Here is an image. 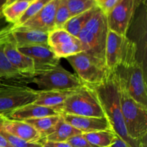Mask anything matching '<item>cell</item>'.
Returning a JSON list of instances; mask_svg holds the SVG:
<instances>
[{"label": "cell", "mask_w": 147, "mask_h": 147, "mask_svg": "<svg viewBox=\"0 0 147 147\" xmlns=\"http://www.w3.org/2000/svg\"><path fill=\"white\" fill-rule=\"evenodd\" d=\"M113 72L129 94L135 100L147 107L146 70L143 65L136 60L119 66Z\"/></svg>", "instance_id": "cell-7"}, {"label": "cell", "mask_w": 147, "mask_h": 147, "mask_svg": "<svg viewBox=\"0 0 147 147\" xmlns=\"http://www.w3.org/2000/svg\"><path fill=\"white\" fill-rule=\"evenodd\" d=\"M18 49L22 54L32 60L34 73L50 70L60 65V59L55 55L49 46H33Z\"/></svg>", "instance_id": "cell-12"}, {"label": "cell", "mask_w": 147, "mask_h": 147, "mask_svg": "<svg viewBox=\"0 0 147 147\" xmlns=\"http://www.w3.org/2000/svg\"><path fill=\"white\" fill-rule=\"evenodd\" d=\"M31 83H34L42 90H60L73 91L83 84L78 78L58 65L56 67L35 73L31 79Z\"/></svg>", "instance_id": "cell-8"}, {"label": "cell", "mask_w": 147, "mask_h": 147, "mask_svg": "<svg viewBox=\"0 0 147 147\" xmlns=\"http://www.w3.org/2000/svg\"><path fill=\"white\" fill-rule=\"evenodd\" d=\"M60 115L65 121L77 129L83 134L98 131L112 130L106 117H87L64 113H61Z\"/></svg>", "instance_id": "cell-17"}, {"label": "cell", "mask_w": 147, "mask_h": 147, "mask_svg": "<svg viewBox=\"0 0 147 147\" xmlns=\"http://www.w3.org/2000/svg\"><path fill=\"white\" fill-rule=\"evenodd\" d=\"M0 147H1V146H0Z\"/></svg>", "instance_id": "cell-39"}, {"label": "cell", "mask_w": 147, "mask_h": 147, "mask_svg": "<svg viewBox=\"0 0 147 147\" xmlns=\"http://www.w3.org/2000/svg\"><path fill=\"white\" fill-rule=\"evenodd\" d=\"M60 114V113H59L54 109L39 106L35 103H32L14 109L12 111L9 113L5 117L11 120L25 121L29 119L46 117V116H57Z\"/></svg>", "instance_id": "cell-18"}, {"label": "cell", "mask_w": 147, "mask_h": 147, "mask_svg": "<svg viewBox=\"0 0 147 147\" xmlns=\"http://www.w3.org/2000/svg\"><path fill=\"white\" fill-rule=\"evenodd\" d=\"M58 112L64 114L87 117H105L104 112L94 90L83 84L73 90L59 108Z\"/></svg>", "instance_id": "cell-3"}, {"label": "cell", "mask_w": 147, "mask_h": 147, "mask_svg": "<svg viewBox=\"0 0 147 147\" xmlns=\"http://www.w3.org/2000/svg\"><path fill=\"white\" fill-rule=\"evenodd\" d=\"M7 0H0V18L2 17V15H1V11H2L3 8L5 7L6 4H7Z\"/></svg>", "instance_id": "cell-35"}, {"label": "cell", "mask_w": 147, "mask_h": 147, "mask_svg": "<svg viewBox=\"0 0 147 147\" xmlns=\"http://www.w3.org/2000/svg\"><path fill=\"white\" fill-rule=\"evenodd\" d=\"M138 47L136 42L127 37L109 30L105 48V62L110 71L129 64L137 58Z\"/></svg>", "instance_id": "cell-6"}, {"label": "cell", "mask_w": 147, "mask_h": 147, "mask_svg": "<svg viewBox=\"0 0 147 147\" xmlns=\"http://www.w3.org/2000/svg\"><path fill=\"white\" fill-rule=\"evenodd\" d=\"M82 134L83 133L81 131L65 121L61 116L60 120L56 126L55 130L43 139L52 142H67L70 138Z\"/></svg>", "instance_id": "cell-22"}, {"label": "cell", "mask_w": 147, "mask_h": 147, "mask_svg": "<svg viewBox=\"0 0 147 147\" xmlns=\"http://www.w3.org/2000/svg\"><path fill=\"white\" fill-rule=\"evenodd\" d=\"M30 4V2L28 1L18 0L12 4L5 6L1 11L2 17H4L8 22L15 24L24 14Z\"/></svg>", "instance_id": "cell-25"}, {"label": "cell", "mask_w": 147, "mask_h": 147, "mask_svg": "<svg viewBox=\"0 0 147 147\" xmlns=\"http://www.w3.org/2000/svg\"><path fill=\"white\" fill-rule=\"evenodd\" d=\"M71 92L60 90H38V96L34 103L39 106L52 108L58 112L59 108L63 105L66 98Z\"/></svg>", "instance_id": "cell-20"}, {"label": "cell", "mask_w": 147, "mask_h": 147, "mask_svg": "<svg viewBox=\"0 0 147 147\" xmlns=\"http://www.w3.org/2000/svg\"><path fill=\"white\" fill-rule=\"evenodd\" d=\"M70 18V14L67 0H59L55 19V29H63Z\"/></svg>", "instance_id": "cell-28"}, {"label": "cell", "mask_w": 147, "mask_h": 147, "mask_svg": "<svg viewBox=\"0 0 147 147\" xmlns=\"http://www.w3.org/2000/svg\"><path fill=\"white\" fill-rule=\"evenodd\" d=\"M70 17L96 7L95 0H67Z\"/></svg>", "instance_id": "cell-26"}, {"label": "cell", "mask_w": 147, "mask_h": 147, "mask_svg": "<svg viewBox=\"0 0 147 147\" xmlns=\"http://www.w3.org/2000/svg\"><path fill=\"white\" fill-rule=\"evenodd\" d=\"M17 1H18V0H17ZM22 1H28V2L31 3L32 1H34V0H22Z\"/></svg>", "instance_id": "cell-37"}, {"label": "cell", "mask_w": 147, "mask_h": 147, "mask_svg": "<svg viewBox=\"0 0 147 147\" xmlns=\"http://www.w3.org/2000/svg\"><path fill=\"white\" fill-rule=\"evenodd\" d=\"M142 1H143V3H146V0H142Z\"/></svg>", "instance_id": "cell-38"}, {"label": "cell", "mask_w": 147, "mask_h": 147, "mask_svg": "<svg viewBox=\"0 0 147 147\" xmlns=\"http://www.w3.org/2000/svg\"><path fill=\"white\" fill-rule=\"evenodd\" d=\"M142 3V0H121L106 16L109 30L126 35L136 10Z\"/></svg>", "instance_id": "cell-10"}, {"label": "cell", "mask_w": 147, "mask_h": 147, "mask_svg": "<svg viewBox=\"0 0 147 147\" xmlns=\"http://www.w3.org/2000/svg\"><path fill=\"white\" fill-rule=\"evenodd\" d=\"M97 7H95L85 12L81 13L80 14L72 17L67 21V22L65 24L64 27L63 29H64L65 31L70 33L74 37H78L79 33L83 28L85 24H86L89 19L92 17L93 13L96 11Z\"/></svg>", "instance_id": "cell-23"}, {"label": "cell", "mask_w": 147, "mask_h": 147, "mask_svg": "<svg viewBox=\"0 0 147 147\" xmlns=\"http://www.w3.org/2000/svg\"><path fill=\"white\" fill-rule=\"evenodd\" d=\"M121 0H95L96 5L106 16L119 4Z\"/></svg>", "instance_id": "cell-30"}, {"label": "cell", "mask_w": 147, "mask_h": 147, "mask_svg": "<svg viewBox=\"0 0 147 147\" xmlns=\"http://www.w3.org/2000/svg\"><path fill=\"white\" fill-rule=\"evenodd\" d=\"M17 1V0H7V4H6L5 6H7V5H9V4H12V3L15 2V1Z\"/></svg>", "instance_id": "cell-36"}, {"label": "cell", "mask_w": 147, "mask_h": 147, "mask_svg": "<svg viewBox=\"0 0 147 147\" xmlns=\"http://www.w3.org/2000/svg\"><path fill=\"white\" fill-rule=\"evenodd\" d=\"M0 146H1V147H13L8 142H7V140H6L5 139H4V137H2L1 135H0Z\"/></svg>", "instance_id": "cell-34"}, {"label": "cell", "mask_w": 147, "mask_h": 147, "mask_svg": "<svg viewBox=\"0 0 147 147\" xmlns=\"http://www.w3.org/2000/svg\"><path fill=\"white\" fill-rule=\"evenodd\" d=\"M82 135L94 147H109L117 136L112 130L98 131L82 134Z\"/></svg>", "instance_id": "cell-24"}, {"label": "cell", "mask_w": 147, "mask_h": 147, "mask_svg": "<svg viewBox=\"0 0 147 147\" xmlns=\"http://www.w3.org/2000/svg\"><path fill=\"white\" fill-rule=\"evenodd\" d=\"M60 118L61 116L60 114L57 116L39 118V119H29L23 121L29 123L32 127H34L40 133L43 139L55 130L56 126L59 121L60 120Z\"/></svg>", "instance_id": "cell-21"}, {"label": "cell", "mask_w": 147, "mask_h": 147, "mask_svg": "<svg viewBox=\"0 0 147 147\" xmlns=\"http://www.w3.org/2000/svg\"><path fill=\"white\" fill-rule=\"evenodd\" d=\"M47 43L58 58H67L84 52L81 42L64 29H54L48 32Z\"/></svg>", "instance_id": "cell-11"}, {"label": "cell", "mask_w": 147, "mask_h": 147, "mask_svg": "<svg viewBox=\"0 0 147 147\" xmlns=\"http://www.w3.org/2000/svg\"><path fill=\"white\" fill-rule=\"evenodd\" d=\"M0 127L6 133L30 143L40 142L41 135L34 127L23 121L11 120L0 115Z\"/></svg>", "instance_id": "cell-13"}, {"label": "cell", "mask_w": 147, "mask_h": 147, "mask_svg": "<svg viewBox=\"0 0 147 147\" xmlns=\"http://www.w3.org/2000/svg\"><path fill=\"white\" fill-rule=\"evenodd\" d=\"M109 147H131L129 144L126 143L124 141L122 140L119 136H116L114 142Z\"/></svg>", "instance_id": "cell-33"}, {"label": "cell", "mask_w": 147, "mask_h": 147, "mask_svg": "<svg viewBox=\"0 0 147 147\" xmlns=\"http://www.w3.org/2000/svg\"><path fill=\"white\" fill-rule=\"evenodd\" d=\"M109 31L106 15L97 7L78 36L84 52L105 61V48Z\"/></svg>", "instance_id": "cell-2"}, {"label": "cell", "mask_w": 147, "mask_h": 147, "mask_svg": "<svg viewBox=\"0 0 147 147\" xmlns=\"http://www.w3.org/2000/svg\"><path fill=\"white\" fill-rule=\"evenodd\" d=\"M58 1L59 0H52L35 15L20 25V27L46 32L54 30L55 19Z\"/></svg>", "instance_id": "cell-15"}, {"label": "cell", "mask_w": 147, "mask_h": 147, "mask_svg": "<svg viewBox=\"0 0 147 147\" xmlns=\"http://www.w3.org/2000/svg\"><path fill=\"white\" fill-rule=\"evenodd\" d=\"M90 87L94 90L113 131L131 147H146V139L142 141L132 139L126 130L121 108L119 81L116 73L111 72L105 81Z\"/></svg>", "instance_id": "cell-1"}, {"label": "cell", "mask_w": 147, "mask_h": 147, "mask_svg": "<svg viewBox=\"0 0 147 147\" xmlns=\"http://www.w3.org/2000/svg\"><path fill=\"white\" fill-rule=\"evenodd\" d=\"M67 142L73 147H94L83 137L82 134L70 138Z\"/></svg>", "instance_id": "cell-31"}, {"label": "cell", "mask_w": 147, "mask_h": 147, "mask_svg": "<svg viewBox=\"0 0 147 147\" xmlns=\"http://www.w3.org/2000/svg\"><path fill=\"white\" fill-rule=\"evenodd\" d=\"M11 27L12 26H8L0 29V78L27 76L22 74L18 70H16L8 61L4 53V44L11 33Z\"/></svg>", "instance_id": "cell-19"}, {"label": "cell", "mask_w": 147, "mask_h": 147, "mask_svg": "<svg viewBox=\"0 0 147 147\" xmlns=\"http://www.w3.org/2000/svg\"><path fill=\"white\" fill-rule=\"evenodd\" d=\"M119 86L121 108L128 134L132 139L144 140L147 134V107L135 100L119 81Z\"/></svg>", "instance_id": "cell-4"}, {"label": "cell", "mask_w": 147, "mask_h": 147, "mask_svg": "<svg viewBox=\"0 0 147 147\" xmlns=\"http://www.w3.org/2000/svg\"><path fill=\"white\" fill-rule=\"evenodd\" d=\"M52 0H34L33 1H32L24 14L20 17L18 22L15 24H14V27L20 26L24 24L25 22H27L29 19L32 17L34 15H35L45 6L47 5Z\"/></svg>", "instance_id": "cell-27"}, {"label": "cell", "mask_w": 147, "mask_h": 147, "mask_svg": "<svg viewBox=\"0 0 147 147\" xmlns=\"http://www.w3.org/2000/svg\"><path fill=\"white\" fill-rule=\"evenodd\" d=\"M11 33L18 48L33 46H48V32H46L13 25Z\"/></svg>", "instance_id": "cell-16"}, {"label": "cell", "mask_w": 147, "mask_h": 147, "mask_svg": "<svg viewBox=\"0 0 147 147\" xmlns=\"http://www.w3.org/2000/svg\"><path fill=\"white\" fill-rule=\"evenodd\" d=\"M4 53L8 61L20 73L30 76L34 74V66L32 60L19 50L11 33H10L4 44Z\"/></svg>", "instance_id": "cell-14"}, {"label": "cell", "mask_w": 147, "mask_h": 147, "mask_svg": "<svg viewBox=\"0 0 147 147\" xmlns=\"http://www.w3.org/2000/svg\"><path fill=\"white\" fill-rule=\"evenodd\" d=\"M0 135L4 137L13 147H42V144L40 142H34V143L27 142L16 136L6 133L1 127H0Z\"/></svg>", "instance_id": "cell-29"}, {"label": "cell", "mask_w": 147, "mask_h": 147, "mask_svg": "<svg viewBox=\"0 0 147 147\" xmlns=\"http://www.w3.org/2000/svg\"><path fill=\"white\" fill-rule=\"evenodd\" d=\"M42 147H73L67 142H52L42 139L41 142Z\"/></svg>", "instance_id": "cell-32"}, {"label": "cell", "mask_w": 147, "mask_h": 147, "mask_svg": "<svg viewBox=\"0 0 147 147\" xmlns=\"http://www.w3.org/2000/svg\"><path fill=\"white\" fill-rule=\"evenodd\" d=\"M65 59L73 67L79 80L87 86H96L103 83L111 73L104 60L86 52H81Z\"/></svg>", "instance_id": "cell-5"}, {"label": "cell", "mask_w": 147, "mask_h": 147, "mask_svg": "<svg viewBox=\"0 0 147 147\" xmlns=\"http://www.w3.org/2000/svg\"><path fill=\"white\" fill-rule=\"evenodd\" d=\"M38 90L27 86H9L0 88V115L6 116L14 109L34 103Z\"/></svg>", "instance_id": "cell-9"}]
</instances>
